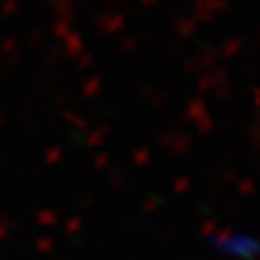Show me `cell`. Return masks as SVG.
I'll return each mask as SVG.
<instances>
[{"mask_svg": "<svg viewBox=\"0 0 260 260\" xmlns=\"http://www.w3.org/2000/svg\"><path fill=\"white\" fill-rule=\"evenodd\" d=\"M212 247H216L223 254H230V256H239V258H254L256 256V241L251 237H241V235H225L222 239H214Z\"/></svg>", "mask_w": 260, "mask_h": 260, "instance_id": "cell-1", "label": "cell"}]
</instances>
